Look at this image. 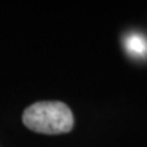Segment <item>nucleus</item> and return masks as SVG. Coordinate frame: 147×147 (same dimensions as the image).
<instances>
[{
  "mask_svg": "<svg viewBox=\"0 0 147 147\" xmlns=\"http://www.w3.org/2000/svg\"><path fill=\"white\" fill-rule=\"evenodd\" d=\"M22 121L30 130L45 135H59L71 131L74 115L65 103L58 100L36 102L25 109Z\"/></svg>",
  "mask_w": 147,
  "mask_h": 147,
  "instance_id": "f257e3e1",
  "label": "nucleus"
},
{
  "mask_svg": "<svg viewBox=\"0 0 147 147\" xmlns=\"http://www.w3.org/2000/svg\"><path fill=\"white\" fill-rule=\"evenodd\" d=\"M124 47L129 55L134 58L147 57V38L141 33H129L124 38Z\"/></svg>",
  "mask_w": 147,
  "mask_h": 147,
  "instance_id": "f03ea898",
  "label": "nucleus"
}]
</instances>
